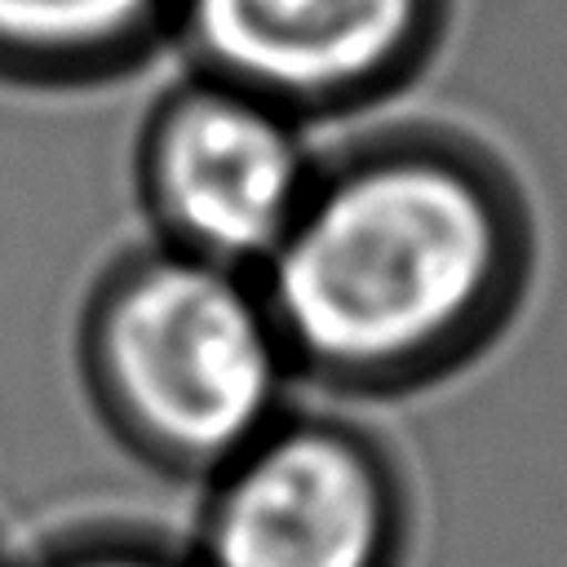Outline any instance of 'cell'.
Instances as JSON below:
<instances>
[{"instance_id": "5b68a950", "label": "cell", "mask_w": 567, "mask_h": 567, "mask_svg": "<svg viewBox=\"0 0 567 567\" xmlns=\"http://www.w3.org/2000/svg\"><path fill=\"white\" fill-rule=\"evenodd\" d=\"M443 18L447 0H177L168 35L190 71L310 124L408 84Z\"/></svg>"}, {"instance_id": "7a4b0ae2", "label": "cell", "mask_w": 567, "mask_h": 567, "mask_svg": "<svg viewBox=\"0 0 567 567\" xmlns=\"http://www.w3.org/2000/svg\"><path fill=\"white\" fill-rule=\"evenodd\" d=\"M75 368L93 412L137 461L199 483L266 434L297 385L257 275L155 239L89 288Z\"/></svg>"}, {"instance_id": "6da1fadb", "label": "cell", "mask_w": 567, "mask_h": 567, "mask_svg": "<svg viewBox=\"0 0 567 567\" xmlns=\"http://www.w3.org/2000/svg\"><path fill=\"white\" fill-rule=\"evenodd\" d=\"M532 226L505 168L439 128L319 159L257 270L297 381L394 394L474 359L518 310Z\"/></svg>"}, {"instance_id": "ba28073f", "label": "cell", "mask_w": 567, "mask_h": 567, "mask_svg": "<svg viewBox=\"0 0 567 567\" xmlns=\"http://www.w3.org/2000/svg\"><path fill=\"white\" fill-rule=\"evenodd\" d=\"M0 567H18V563H9V558H4V549H0Z\"/></svg>"}, {"instance_id": "8992f818", "label": "cell", "mask_w": 567, "mask_h": 567, "mask_svg": "<svg viewBox=\"0 0 567 567\" xmlns=\"http://www.w3.org/2000/svg\"><path fill=\"white\" fill-rule=\"evenodd\" d=\"M177 0H0V84L80 89L146 62Z\"/></svg>"}, {"instance_id": "277c9868", "label": "cell", "mask_w": 567, "mask_h": 567, "mask_svg": "<svg viewBox=\"0 0 567 567\" xmlns=\"http://www.w3.org/2000/svg\"><path fill=\"white\" fill-rule=\"evenodd\" d=\"M319 155L284 106L182 75L155 97L137 137V195L155 244L257 275L292 226Z\"/></svg>"}, {"instance_id": "3957f363", "label": "cell", "mask_w": 567, "mask_h": 567, "mask_svg": "<svg viewBox=\"0 0 567 567\" xmlns=\"http://www.w3.org/2000/svg\"><path fill=\"white\" fill-rule=\"evenodd\" d=\"M408 483L385 443L337 412L288 408L204 478L195 567H403Z\"/></svg>"}, {"instance_id": "52a82bcc", "label": "cell", "mask_w": 567, "mask_h": 567, "mask_svg": "<svg viewBox=\"0 0 567 567\" xmlns=\"http://www.w3.org/2000/svg\"><path fill=\"white\" fill-rule=\"evenodd\" d=\"M27 567H195L186 545H168L142 532H80V536H62L49 549H40Z\"/></svg>"}]
</instances>
